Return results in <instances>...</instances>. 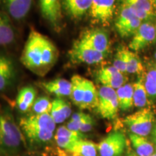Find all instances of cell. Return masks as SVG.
Masks as SVG:
<instances>
[{"label":"cell","mask_w":156,"mask_h":156,"mask_svg":"<svg viewBox=\"0 0 156 156\" xmlns=\"http://www.w3.org/2000/svg\"><path fill=\"white\" fill-rule=\"evenodd\" d=\"M116 0H93L89 13L95 22L103 25L110 23L114 17Z\"/></svg>","instance_id":"8"},{"label":"cell","mask_w":156,"mask_h":156,"mask_svg":"<svg viewBox=\"0 0 156 156\" xmlns=\"http://www.w3.org/2000/svg\"><path fill=\"white\" fill-rule=\"evenodd\" d=\"M41 12L43 17L55 30L60 28L62 20L61 0H46Z\"/></svg>","instance_id":"15"},{"label":"cell","mask_w":156,"mask_h":156,"mask_svg":"<svg viewBox=\"0 0 156 156\" xmlns=\"http://www.w3.org/2000/svg\"><path fill=\"white\" fill-rule=\"evenodd\" d=\"M152 138H153V141L156 147V126L152 131Z\"/></svg>","instance_id":"35"},{"label":"cell","mask_w":156,"mask_h":156,"mask_svg":"<svg viewBox=\"0 0 156 156\" xmlns=\"http://www.w3.org/2000/svg\"><path fill=\"white\" fill-rule=\"evenodd\" d=\"M132 86L134 90V106L136 108H145L147 104L148 95L143 78H139V80L132 84Z\"/></svg>","instance_id":"26"},{"label":"cell","mask_w":156,"mask_h":156,"mask_svg":"<svg viewBox=\"0 0 156 156\" xmlns=\"http://www.w3.org/2000/svg\"><path fill=\"white\" fill-rule=\"evenodd\" d=\"M15 30L6 13L0 11V46H7L14 41Z\"/></svg>","instance_id":"20"},{"label":"cell","mask_w":156,"mask_h":156,"mask_svg":"<svg viewBox=\"0 0 156 156\" xmlns=\"http://www.w3.org/2000/svg\"><path fill=\"white\" fill-rule=\"evenodd\" d=\"M50 115L51 116L52 119L54 121V122L56 124H61L67 119L66 116H64L63 112L62 111L61 108L58 106L57 101L56 99L52 101V108L51 111Z\"/></svg>","instance_id":"32"},{"label":"cell","mask_w":156,"mask_h":156,"mask_svg":"<svg viewBox=\"0 0 156 156\" xmlns=\"http://www.w3.org/2000/svg\"><path fill=\"white\" fill-rule=\"evenodd\" d=\"M23 135L10 113L0 108V147L7 151H15L21 145Z\"/></svg>","instance_id":"3"},{"label":"cell","mask_w":156,"mask_h":156,"mask_svg":"<svg viewBox=\"0 0 156 156\" xmlns=\"http://www.w3.org/2000/svg\"><path fill=\"white\" fill-rule=\"evenodd\" d=\"M69 56L72 62L78 64H95L104 59L106 54L93 49L80 41H75L69 51Z\"/></svg>","instance_id":"6"},{"label":"cell","mask_w":156,"mask_h":156,"mask_svg":"<svg viewBox=\"0 0 156 156\" xmlns=\"http://www.w3.org/2000/svg\"><path fill=\"white\" fill-rule=\"evenodd\" d=\"M79 40L93 49L107 54L109 50V40L106 33L101 29H90L85 30Z\"/></svg>","instance_id":"9"},{"label":"cell","mask_w":156,"mask_h":156,"mask_svg":"<svg viewBox=\"0 0 156 156\" xmlns=\"http://www.w3.org/2000/svg\"><path fill=\"white\" fill-rule=\"evenodd\" d=\"M97 79L103 86L117 90L125 84L124 75L117 70L114 66L103 67L98 72Z\"/></svg>","instance_id":"11"},{"label":"cell","mask_w":156,"mask_h":156,"mask_svg":"<svg viewBox=\"0 0 156 156\" xmlns=\"http://www.w3.org/2000/svg\"><path fill=\"white\" fill-rule=\"evenodd\" d=\"M93 0H63L62 6L72 19L79 20L90 9Z\"/></svg>","instance_id":"16"},{"label":"cell","mask_w":156,"mask_h":156,"mask_svg":"<svg viewBox=\"0 0 156 156\" xmlns=\"http://www.w3.org/2000/svg\"><path fill=\"white\" fill-rule=\"evenodd\" d=\"M126 145V136L119 131L109 133L98 144L100 156H122Z\"/></svg>","instance_id":"7"},{"label":"cell","mask_w":156,"mask_h":156,"mask_svg":"<svg viewBox=\"0 0 156 156\" xmlns=\"http://www.w3.org/2000/svg\"><path fill=\"white\" fill-rule=\"evenodd\" d=\"M151 1H152V2H153V4L154 3L156 5V0H151Z\"/></svg>","instance_id":"38"},{"label":"cell","mask_w":156,"mask_h":156,"mask_svg":"<svg viewBox=\"0 0 156 156\" xmlns=\"http://www.w3.org/2000/svg\"><path fill=\"white\" fill-rule=\"evenodd\" d=\"M20 126L32 143H45L53 138L56 123L50 114H33L20 119Z\"/></svg>","instance_id":"2"},{"label":"cell","mask_w":156,"mask_h":156,"mask_svg":"<svg viewBox=\"0 0 156 156\" xmlns=\"http://www.w3.org/2000/svg\"><path fill=\"white\" fill-rule=\"evenodd\" d=\"M98 152V145L95 142L81 139L67 153L75 156H97Z\"/></svg>","instance_id":"25"},{"label":"cell","mask_w":156,"mask_h":156,"mask_svg":"<svg viewBox=\"0 0 156 156\" xmlns=\"http://www.w3.org/2000/svg\"><path fill=\"white\" fill-rule=\"evenodd\" d=\"M98 103V91L92 81L86 79L85 81V90L84 93L83 102L80 108L84 109L96 108Z\"/></svg>","instance_id":"23"},{"label":"cell","mask_w":156,"mask_h":156,"mask_svg":"<svg viewBox=\"0 0 156 156\" xmlns=\"http://www.w3.org/2000/svg\"><path fill=\"white\" fill-rule=\"evenodd\" d=\"M155 116L151 108H143L126 116L124 123L131 133L147 136L153 131Z\"/></svg>","instance_id":"4"},{"label":"cell","mask_w":156,"mask_h":156,"mask_svg":"<svg viewBox=\"0 0 156 156\" xmlns=\"http://www.w3.org/2000/svg\"><path fill=\"white\" fill-rule=\"evenodd\" d=\"M59 155L60 156H75V155H73L70 154V155H67V153H66V152H63V151H60L59 152Z\"/></svg>","instance_id":"36"},{"label":"cell","mask_w":156,"mask_h":156,"mask_svg":"<svg viewBox=\"0 0 156 156\" xmlns=\"http://www.w3.org/2000/svg\"><path fill=\"white\" fill-rule=\"evenodd\" d=\"M155 58H156V52H155Z\"/></svg>","instance_id":"41"},{"label":"cell","mask_w":156,"mask_h":156,"mask_svg":"<svg viewBox=\"0 0 156 156\" xmlns=\"http://www.w3.org/2000/svg\"><path fill=\"white\" fill-rule=\"evenodd\" d=\"M144 83L148 96L156 99V69H150L146 73Z\"/></svg>","instance_id":"31"},{"label":"cell","mask_w":156,"mask_h":156,"mask_svg":"<svg viewBox=\"0 0 156 156\" xmlns=\"http://www.w3.org/2000/svg\"><path fill=\"white\" fill-rule=\"evenodd\" d=\"M56 100L57 101L58 106L61 108L62 111L63 112L64 116H66V118H69L72 114V108L69 103L62 98H56Z\"/></svg>","instance_id":"33"},{"label":"cell","mask_w":156,"mask_h":156,"mask_svg":"<svg viewBox=\"0 0 156 156\" xmlns=\"http://www.w3.org/2000/svg\"><path fill=\"white\" fill-rule=\"evenodd\" d=\"M58 51L48 37L31 28L21 54L20 61L27 69L39 76L46 75L58 59Z\"/></svg>","instance_id":"1"},{"label":"cell","mask_w":156,"mask_h":156,"mask_svg":"<svg viewBox=\"0 0 156 156\" xmlns=\"http://www.w3.org/2000/svg\"><path fill=\"white\" fill-rule=\"evenodd\" d=\"M144 67L142 61L136 54L129 51L128 60L126 64V73L134 75H140L143 73Z\"/></svg>","instance_id":"28"},{"label":"cell","mask_w":156,"mask_h":156,"mask_svg":"<svg viewBox=\"0 0 156 156\" xmlns=\"http://www.w3.org/2000/svg\"><path fill=\"white\" fill-rule=\"evenodd\" d=\"M52 108V102L47 97L42 96L36 99L32 106L34 114H50Z\"/></svg>","instance_id":"30"},{"label":"cell","mask_w":156,"mask_h":156,"mask_svg":"<svg viewBox=\"0 0 156 156\" xmlns=\"http://www.w3.org/2000/svg\"><path fill=\"white\" fill-rule=\"evenodd\" d=\"M156 39L155 28L151 23H142L129 44L132 51H139Z\"/></svg>","instance_id":"10"},{"label":"cell","mask_w":156,"mask_h":156,"mask_svg":"<svg viewBox=\"0 0 156 156\" xmlns=\"http://www.w3.org/2000/svg\"><path fill=\"white\" fill-rule=\"evenodd\" d=\"M15 67L12 60L0 54V92L5 90L15 80Z\"/></svg>","instance_id":"14"},{"label":"cell","mask_w":156,"mask_h":156,"mask_svg":"<svg viewBox=\"0 0 156 156\" xmlns=\"http://www.w3.org/2000/svg\"><path fill=\"white\" fill-rule=\"evenodd\" d=\"M151 156H156V153H154L153 155H151Z\"/></svg>","instance_id":"39"},{"label":"cell","mask_w":156,"mask_h":156,"mask_svg":"<svg viewBox=\"0 0 156 156\" xmlns=\"http://www.w3.org/2000/svg\"><path fill=\"white\" fill-rule=\"evenodd\" d=\"M36 91L31 86H25L20 90L16 98L17 108L20 112H26L30 108L36 101Z\"/></svg>","instance_id":"19"},{"label":"cell","mask_w":156,"mask_h":156,"mask_svg":"<svg viewBox=\"0 0 156 156\" xmlns=\"http://www.w3.org/2000/svg\"><path fill=\"white\" fill-rule=\"evenodd\" d=\"M129 139L138 156H151L154 153L155 149L153 143L145 136L131 133L129 134Z\"/></svg>","instance_id":"22"},{"label":"cell","mask_w":156,"mask_h":156,"mask_svg":"<svg viewBox=\"0 0 156 156\" xmlns=\"http://www.w3.org/2000/svg\"><path fill=\"white\" fill-rule=\"evenodd\" d=\"M155 34H156V25H155Z\"/></svg>","instance_id":"40"},{"label":"cell","mask_w":156,"mask_h":156,"mask_svg":"<svg viewBox=\"0 0 156 156\" xmlns=\"http://www.w3.org/2000/svg\"><path fill=\"white\" fill-rule=\"evenodd\" d=\"M54 139L59 148L69 152L78 140L84 139V135L80 132L71 131L66 126H61L56 130Z\"/></svg>","instance_id":"13"},{"label":"cell","mask_w":156,"mask_h":156,"mask_svg":"<svg viewBox=\"0 0 156 156\" xmlns=\"http://www.w3.org/2000/svg\"><path fill=\"white\" fill-rule=\"evenodd\" d=\"M93 126H94V121H93L92 117L88 114L87 118L85 119L83 124H82L80 129V133H86V132L91 131Z\"/></svg>","instance_id":"34"},{"label":"cell","mask_w":156,"mask_h":156,"mask_svg":"<svg viewBox=\"0 0 156 156\" xmlns=\"http://www.w3.org/2000/svg\"><path fill=\"white\" fill-rule=\"evenodd\" d=\"M119 106L122 111H128L134 106V90L132 84L126 83L116 90Z\"/></svg>","instance_id":"21"},{"label":"cell","mask_w":156,"mask_h":156,"mask_svg":"<svg viewBox=\"0 0 156 156\" xmlns=\"http://www.w3.org/2000/svg\"><path fill=\"white\" fill-rule=\"evenodd\" d=\"M85 81L86 78L78 75H74L71 79L72 90L70 98L74 104L79 108L83 100L85 90Z\"/></svg>","instance_id":"24"},{"label":"cell","mask_w":156,"mask_h":156,"mask_svg":"<svg viewBox=\"0 0 156 156\" xmlns=\"http://www.w3.org/2000/svg\"><path fill=\"white\" fill-rule=\"evenodd\" d=\"M136 18V17L135 15L132 12L131 9L129 8L128 6L126 4L122 2L119 14L116 22H115V26H116L117 32L120 31Z\"/></svg>","instance_id":"27"},{"label":"cell","mask_w":156,"mask_h":156,"mask_svg":"<svg viewBox=\"0 0 156 156\" xmlns=\"http://www.w3.org/2000/svg\"><path fill=\"white\" fill-rule=\"evenodd\" d=\"M43 88L48 93H51L58 98L70 96L72 90L71 81L65 79H55L48 82H43L40 83Z\"/></svg>","instance_id":"18"},{"label":"cell","mask_w":156,"mask_h":156,"mask_svg":"<svg viewBox=\"0 0 156 156\" xmlns=\"http://www.w3.org/2000/svg\"><path fill=\"white\" fill-rule=\"evenodd\" d=\"M123 2L142 21L149 20L154 15L151 0H123Z\"/></svg>","instance_id":"17"},{"label":"cell","mask_w":156,"mask_h":156,"mask_svg":"<svg viewBox=\"0 0 156 156\" xmlns=\"http://www.w3.org/2000/svg\"><path fill=\"white\" fill-rule=\"evenodd\" d=\"M128 49L124 47H121L117 51L114 59L113 66L122 74L126 73V64L128 60Z\"/></svg>","instance_id":"29"},{"label":"cell","mask_w":156,"mask_h":156,"mask_svg":"<svg viewBox=\"0 0 156 156\" xmlns=\"http://www.w3.org/2000/svg\"><path fill=\"white\" fill-rule=\"evenodd\" d=\"M97 112L103 119L114 120L118 115L119 102L116 90L102 86L98 90Z\"/></svg>","instance_id":"5"},{"label":"cell","mask_w":156,"mask_h":156,"mask_svg":"<svg viewBox=\"0 0 156 156\" xmlns=\"http://www.w3.org/2000/svg\"><path fill=\"white\" fill-rule=\"evenodd\" d=\"M127 156H138V155H136V153H130V154H129Z\"/></svg>","instance_id":"37"},{"label":"cell","mask_w":156,"mask_h":156,"mask_svg":"<svg viewBox=\"0 0 156 156\" xmlns=\"http://www.w3.org/2000/svg\"><path fill=\"white\" fill-rule=\"evenodd\" d=\"M7 13L17 20L27 16L30 10L33 0H0Z\"/></svg>","instance_id":"12"}]
</instances>
